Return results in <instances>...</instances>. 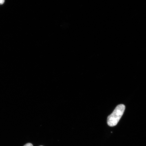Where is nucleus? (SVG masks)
I'll return each mask as SVG.
<instances>
[{"instance_id": "nucleus-1", "label": "nucleus", "mask_w": 146, "mask_h": 146, "mask_svg": "<svg viewBox=\"0 0 146 146\" xmlns=\"http://www.w3.org/2000/svg\"><path fill=\"white\" fill-rule=\"evenodd\" d=\"M125 106L123 104L118 105L115 108L112 114L107 118L108 125L113 127L117 125L125 111Z\"/></svg>"}, {"instance_id": "nucleus-2", "label": "nucleus", "mask_w": 146, "mask_h": 146, "mask_svg": "<svg viewBox=\"0 0 146 146\" xmlns=\"http://www.w3.org/2000/svg\"><path fill=\"white\" fill-rule=\"evenodd\" d=\"M5 0H0V5H2L4 3Z\"/></svg>"}, {"instance_id": "nucleus-3", "label": "nucleus", "mask_w": 146, "mask_h": 146, "mask_svg": "<svg viewBox=\"0 0 146 146\" xmlns=\"http://www.w3.org/2000/svg\"><path fill=\"white\" fill-rule=\"evenodd\" d=\"M24 146H33L32 144L31 143H28L26 144Z\"/></svg>"}, {"instance_id": "nucleus-4", "label": "nucleus", "mask_w": 146, "mask_h": 146, "mask_svg": "<svg viewBox=\"0 0 146 146\" xmlns=\"http://www.w3.org/2000/svg\"></svg>"}]
</instances>
